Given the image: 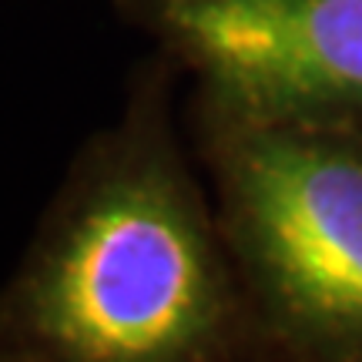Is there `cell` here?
Returning a JSON list of instances; mask_svg holds the SVG:
<instances>
[{
	"label": "cell",
	"mask_w": 362,
	"mask_h": 362,
	"mask_svg": "<svg viewBox=\"0 0 362 362\" xmlns=\"http://www.w3.org/2000/svg\"><path fill=\"white\" fill-rule=\"evenodd\" d=\"M158 51L121 115L81 144L0 288L11 362H232L228 245L181 155Z\"/></svg>",
	"instance_id": "1"
},
{
	"label": "cell",
	"mask_w": 362,
	"mask_h": 362,
	"mask_svg": "<svg viewBox=\"0 0 362 362\" xmlns=\"http://www.w3.org/2000/svg\"><path fill=\"white\" fill-rule=\"evenodd\" d=\"M228 255L272 332L362 362V124L259 117L198 94Z\"/></svg>",
	"instance_id": "2"
},
{
	"label": "cell",
	"mask_w": 362,
	"mask_h": 362,
	"mask_svg": "<svg viewBox=\"0 0 362 362\" xmlns=\"http://www.w3.org/2000/svg\"><path fill=\"white\" fill-rule=\"evenodd\" d=\"M198 78L259 117L362 124V0H115Z\"/></svg>",
	"instance_id": "3"
},
{
	"label": "cell",
	"mask_w": 362,
	"mask_h": 362,
	"mask_svg": "<svg viewBox=\"0 0 362 362\" xmlns=\"http://www.w3.org/2000/svg\"><path fill=\"white\" fill-rule=\"evenodd\" d=\"M0 362H11V359H4V356H0Z\"/></svg>",
	"instance_id": "4"
}]
</instances>
